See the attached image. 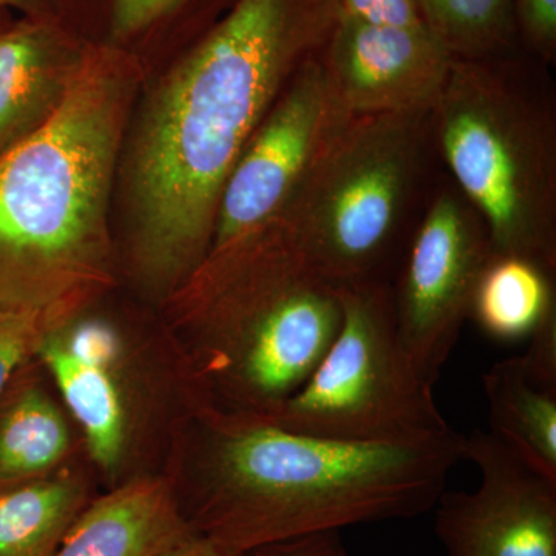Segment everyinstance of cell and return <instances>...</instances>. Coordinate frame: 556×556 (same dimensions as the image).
<instances>
[{
    "label": "cell",
    "mask_w": 556,
    "mask_h": 556,
    "mask_svg": "<svg viewBox=\"0 0 556 556\" xmlns=\"http://www.w3.org/2000/svg\"><path fill=\"white\" fill-rule=\"evenodd\" d=\"M338 11L336 0H239L163 84L131 167L139 251L152 273L182 276L203 262L230 172Z\"/></svg>",
    "instance_id": "obj_1"
},
{
    "label": "cell",
    "mask_w": 556,
    "mask_h": 556,
    "mask_svg": "<svg viewBox=\"0 0 556 556\" xmlns=\"http://www.w3.org/2000/svg\"><path fill=\"white\" fill-rule=\"evenodd\" d=\"M466 434L361 444L295 433L258 416L212 428L206 473L182 514L237 554L351 526L413 519L437 506Z\"/></svg>",
    "instance_id": "obj_2"
},
{
    "label": "cell",
    "mask_w": 556,
    "mask_h": 556,
    "mask_svg": "<svg viewBox=\"0 0 556 556\" xmlns=\"http://www.w3.org/2000/svg\"><path fill=\"white\" fill-rule=\"evenodd\" d=\"M431 115L439 149L492 255L556 269V137L536 97L481 61L455 60Z\"/></svg>",
    "instance_id": "obj_3"
},
{
    "label": "cell",
    "mask_w": 556,
    "mask_h": 556,
    "mask_svg": "<svg viewBox=\"0 0 556 556\" xmlns=\"http://www.w3.org/2000/svg\"><path fill=\"white\" fill-rule=\"evenodd\" d=\"M129 84L83 65L60 108L0 155V258L78 265L102 240Z\"/></svg>",
    "instance_id": "obj_4"
},
{
    "label": "cell",
    "mask_w": 556,
    "mask_h": 556,
    "mask_svg": "<svg viewBox=\"0 0 556 556\" xmlns=\"http://www.w3.org/2000/svg\"><path fill=\"white\" fill-rule=\"evenodd\" d=\"M208 298L218 378L240 415L268 416L298 393L342 324L340 288L280 225L214 255Z\"/></svg>",
    "instance_id": "obj_5"
},
{
    "label": "cell",
    "mask_w": 556,
    "mask_h": 556,
    "mask_svg": "<svg viewBox=\"0 0 556 556\" xmlns=\"http://www.w3.org/2000/svg\"><path fill=\"white\" fill-rule=\"evenodd\" d=\"M342 324L298 393L262 417L311 437L361 444H420L455 431L399 339L393 292L343 285Z\"/></svg>",
    "instance_id": "obj_6"
},
{
    "label": "cell",
    "mask_w": 556,
    "mask_h": 556,
    "mask_svg": "<svg viewBox=\"0 0 556 556\" xmlns=\"http://www.w3.org/2000/svg\"><path fill=\"white\" fill-rule=\"evenodd\" d=\"M427 116H354L278 223L338 287L379 281L415 182Z\"/></svg>",
    "instance_id": "obj_7"
},
{
    "label": "cell",
    "mask_w": 556,
    "mask_h": 556,
    "mask_svg": "<svg viewBox=\"0 0 556 556\" xmlns=\"http://www.w3.org/2000/svg\"><path fill=\"white\" fill-rule=\"evenodd\" d=\"M353 118L336 100L321 62H303L230 172L218 203L212 255L277 226Z\"/></svg>",
    "instance_id": "obj_8"
},
{
    "label": "cell",
    "mask_w": 556,
    "mask_h": 556,
    "mask_svg": "<svg viewBox=\"0 0 556 556\" xmlns=\"http://www.w3.org/2000/svg\"><path fill=\"white\" fill-rule=\"evenodd\" d=\"M490 257L489 237L477 212L453 193L438 195L417 229L393 294L399 339L431 386L470 317Z\"/></svg>",
    "instance_id": "obj_9"
},
{
    "label": "cell",
    "mask_w": 556,
    "mask_h": 556,
    "mask_svg": "<svg viewBox=\"0 0 556 556\" xmlns=\"http://www.w3.org/2000/svg\"><path fill=\"white\" fill-rule=\"evenodd\" d=\"M464 460L478 489L444 490L434 532L448 556H556V481L538 473L490 431L466 434Z\"/></svg>",
    "instance_id": "obj_10"
},
{
    "label": "cell",
    "mask_w": 556,
    "mask_h": 556,
    "mask_svg": "<svg viewBox=\"0 0 556 556\" xmlns=\"http://www.w3.org/2000/svg\"><path fill=\"white\" fill-rule=\"evenodd\" d=\"M453 62L426 27L365 24L338 11L321 67L351 116L431 115Z\"/></svg>",
    "instance_id": "obj_11"
},
{
    "label": "cell",
    "mask_w": 556,
    "mask_h": 556,
    "mask_svg": "<svg viewBox=\"0 0 556 556\" xmlns=\"http://www.w3.org/2000/svg\"><path fill=\"white\" fill-rule=\"evenodd\" d=\"M192 533L166 481L137 479L87 504L51 556H159Z\"/></svg>",
    "instance_id": "obj_12"
},
{
    "label": "cell",
    "mask_w": 556,
    "mask_h": 556,
    "mask_svg": "<svg viewBox=\"0 0 556 556\" xmlns=\"http://www.w3.org/2000/svg\"><path fill=\"white\" fill-rule=\"evenodd\" d=\"M78 68L58 60L40 28L0 31V155L56 112Z\"/></svg>",
    "instance_id": "obj_13"
},
{
    "label": "cell",
    "mask_w": 556,
    "mask_h": 556,
    "mask_svg": "<svg viewBox=\"0 0 556 556\" xmlns=\"http://www.w3.org/2000/svg\"><path fill=\"white\" fill-rule=\"evenodd\" d=\"M490 433L530 468L556 481V391L535 386L521 356L482 376Z\"/></svg>",
    "instance_id": "obj_14"
},
{
    "label": "cell",
    "mask_w": 556,
    "mask_h": 556,
    "mask_svg": "<svg viewBox=\"0 0 556 556\" xmlns=\"http://www.w3.org/2000/svg\"><path fill=\"white\" fill-rule=\"evenodd\" d=\"M76 479L46 477L0 489V556H51L87 507Z\"/></svg>",
    "instance_id": "obj_15"
},
{
    "label": "cell",
    "mask_w": 556,
    "mask_h": 556,
    "mask_svg": "<svg viewBox=\"0 0 556 556\" xmlns=\"http://www.w3.org/2000/svg\"><path fill=\"white\" fill-rule=\"evenodd\" d=\"M554 308V273L527 258L492 255L479 277L470 316L492 338L519 340L530 338Z\"/></svg>",
    "instance_id": "obj_16"
},
{
    "label": "cell",
    "mask_w": 556,
    "mask_h": 556,
    "mask_svg": "<svg viewBox=\"0 0 556 556\" xmlns=\"http://www.w3.org/2000/svg\"><path fill=\"white\" fill-rule=\"evenodd\" d=\"M65 404L86 433L91 456L101 467L118 464L124 447V409L108 369L90 367L72 356L60 339L40 348Z\"/></svg>",
    "instance_id": "obj_17"
},
{
    "label": "cell",
    "mask_w": 556,
    "mask_h": 556,
    "mask_svg": "<svg viewBox=\"0 0 556 556\" xmlns=\"http://www.w3.org/2000/svg\"><path fill=\"white\" fill-rule=\"evenodd\" d=\"M68 448L60 408L38 388L22 391L0 417V489L46 478Z\"/></svg>",
    "instance_id": "obj_18"
},
{
    "label": "cell",
    "mask_w": 556,
    "mask_h": 556,
    "mask_svg": "<svg viewBox=\"0 0 556 556\" xmlns=\"http://www.w3.org/2000/svg\"><path fill=\"white\" fill-rule=\"evenodd\" d=\"M430 35L455 60L481 61L514 35V0H415Z\"/></svg>",
    "instance_id": "obj_19"
},
{
    "label": "cell",
    "mask_w": 556,
    "mask_h": 556,
    "mask_svg": "<svg viewBox=\"0 0 556 556\" xmlns=\"http://www.w3.org/2000/svg\"><path fill=\"white\" fill-rule=\"evenodd\" d=\"M61 343L83 364L108 371L121 354L119 336L109 324L101 320L80 321Z\"/></svg>",
    "instance_id": "obj_20"
},
{
    "label": "cell",
    "mask_w": 556,
    "mask_h": 556,
    "mask_svg": "<svg viewBox=\"0 0 556 556\" xmlns=\"http://www.w3.org/2000/svg\"><path fill=\"white\" fill-rule=\"evenodd\" d=\"M515 22L546 61L556 53V0H514Z\"/></svg>",
    "instance_id": "obj_21"
},
{
    "label": "cell",
    "mask_w": 556,
    "mask_h": 556,
    "mask_svg": "<svg viewBox=\"0 0 556 556\" xmlns=\"http://www.w3.org/2000/svg\"><path fill=\"white\" fill-rule=\"evenodd\" d=\"M521 358L535 386L556 391V308L548 311L530 334L529 350Z\"/></svg>",
    "instance_id": "obj_22"
},
{
    "label": "cell",
    "mask_w": 556,
    "mask_h": 556,
    "mask_svg": "<svg viewBox=\"0 0 556 556\" xmlns=\"http://www.w3.org/2000/svg\"><path fill=\"white\" fill-rule=\"evenodd\" d=\"M340 13L372 25L426 27L415 0H336Z\"/></svg>",
    "instance_id": "obj_23"
},
{
    "label": "cell",
    "mask_w": 556,
    "mask_h": 556,
    "mask_svg": "<svg viewBox=\"0 0 556 556\" xmlns=\"http://www.w3.org/2000/svg\"><path fill=\"white\" fill-rule=\"evenodd\" d=\"M33 338L31 318L25 314L0 316V393L27 353Z\"/></svg>",
    "instance_id": "obj_24"
},
{
    "label": "cell",
    "mask_w": 556,
    "mask_h": 556,
    "mask_svg": "<svg viewBox=\"0 0 556 556\" xmlns=\"http://www.w3.org/2000/svg\"><path fill=\"white\" fill-rule=\"evenodd\" d=\"M241 556H348L340 532L316 533L283 543L268 544Z\"/></svg>",
    "instance_id": "obj_25"
},
{
    "label": "cell",
    "mask_w": 556,
    "mask_h": 556,
    "mask_svg": "<svg viewBox=\"0 0 556 556\" xmlns=\"http://www.w3.org/2000/svg\"><path fill=\"white\" fill-rule=\"evenodd\" d=\"M177 2L178 0H116V28L121 33L137 31Z\"/></svg>",
    "instance_id": "obj_26"
},
{
    "label": "cell",
    "mask_w": 556,
    "mask_h": 556,
    "mask_svg": "<svg viewBox=\"0 0 556 556\" xmlns=\"http://www.w3.org/2000/svg\"><path fill=\"white\" fill-rule=\"evenodd\" d=\"M237 552L223 547L222 544L215 543L211 538L192 533L186 540L179 541L174 547L167 548L166 552L159 556H241Z\"/></svg>",
    "instance_id": "obj_27"
},
{
    "label": "cell",
    "mask_w": 556,
    "mask_h": 556,
    "mask_svg": "<svg viewBox=\"0 0 556 556\" xmlns=\"http://www.w3.org/2000/svg\"><path fill=\"white\" fill-rule=\"evenodd\" d=\"M31 0H0V7H28Z\"/></svg>",
    "instance_id": "obj_28"
}]
</instances>
